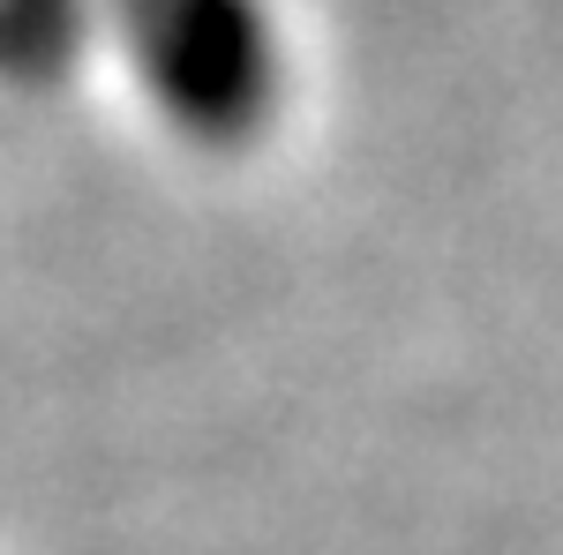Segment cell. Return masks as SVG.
Returning a JSON list of instances; mask_svg holds the SVG:
<instances>
[{
	"instance_id": "obj_1",
	"label": "cell",
	"mask_w": 563,
	"mask_h": 555,
	"mask_svg": "<svg viewBox=\"0 0 563 555\" xmlns=\"http://www.w3.org/2000/svg\"><path fill=\"white\" fill-rule=\"evenodd\" d=\"M143 98L203 151H241L278 113V31L263 0H106Z\"/></svg>"
},
{
	"instance_id": "obj_2",
	"label": "cell",
	"mask_w": 563,
	"mask_h": 555,
	"mask_svg": "<svg viewBox=\"0 0 563 555\" xmlns=\"http://www.w3.org/2000/svg\"><path fill=\"white\" fill-rule=\"evenodd\" d=\"M98 0H0V76L15 84H53L76 68Z\"/></svg>"
}]
</instances>
